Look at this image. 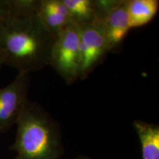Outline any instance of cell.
<instances>
[{"mask_svg":"<svg viewBox=\"0 0 159 159\" xmlns=\"http://www.w3.org/2000/svg\"><path fill=\"white\" fill-rule=\"evenodd\" d=\"M133 126L140 142L142 159H159V125L134 120Z\"/></svg>","mask_w":159,"mask_h":159,"instance_id":"8","label":"cell"},{"mask_svg":"<svg viewBox=\"0 0 159 159\" xmlns=\"http://www.w3.org/2000/svg\"><path fill=\"white\" fill-rule=\"evenodd\" d=\"M36 12L55 37L73 23L62 0H36Z\"/></svg>","mask_w":159,"mask_h":159,"instance_id":"7","label":"cell"},{"mask_svg":"<svg viewBox=\"0 0 159 159\" xmlns=\"http://www.w3.org/2000/svg\"><path fill=\"white\" fill-rule=\"evenodd\" d=\"M159 8L158 0H128V13L132 28L146 25L156 16Z\"/></svg>","mask_w":159,"mask_h":159,"instance_id":"9","label":"cell"},{"mask_svg":"<svg viewBox=\"0 0 159 159\" xmlns=\"http://www.w3.org/2000/svg\"><path fill=\"white\" fill-rule=\"evenodd\" d=\"M71 159H93V158H91L89 156H78L75 157V158H71Z\"/></svg>","mask_w":159,"mask_h":159,"instance_id":"12","label":"cell"},{"mask_svg":"<svg viewBox=\"0 0 159 159\" xmlns=\"http://www.w3.org/2000/svg\"><path fill=\"white\" fill-rule=\"evenodd\" d=\"M13 159H61L64 154L61 128L39 103L27 100L17 122Z\"/></svg>","mask_w":159,"mask_h":159,"instance_id":"2","label":"cell"},{"mask_svg":"<svg viewBox=\"0 0 159 159\" xmlns=\"http://www.w3.org/2000/svg\"><path fill=\"white\" fill-rule=\"evenodd\" d=\"M30 75L18 72L10 84L0 89V134L16 125L28 100Z\"/></svg>","mask_w":159,"mask_h":159,"instance_id":"5","label":"cell"},{"mask_svg":"<svg viewBox=\"0 0 159 159\" xmlns=\"http://www.w3.org/2000/svg\"><path fill=\"white\" fill-rule=\"evenodd\" d=\"M13 13L0 25V56L18 72L38 71L49 66L55 37L36 12V0H12Z\"/></svg>","mask_w":159,"mask_h":159,"instance_id":"1","label":"cell"},{"mask_svg":"<svg viewBox=\"0 0 159 159\" xmlns=\"http://www.w3.org/2000/svg\"><path fill=\"white\" fill-rule=\"evenodd\" d=\"M13 13L12 0H0V25L6 21Z\"/></svg>","mask_w":159,"mask_h":159,"instance_id":"11","label":"cell"},{"mask_svg":"<svg viewBox=\"0 0 159 159\" xmlns=\"http://www.w3.org/2000/svg\"><path fill=\"white\" fill-rule=\"evenodd\" d=\"M72 22L77 26L97 21L94 0H62Z\"/></svg>","mask_w":159,"mask_h":159,"instance_id":"10","label":"cell"},{"mask_svg":"<svg viewBox=\"0 0 159 159\" xmlns=\"http://www.w3.org/2000/svg\"><path fill=\"white\" fill-rule=\"evenodd\" d=\"M4 66L3 64V62H2V60L1 58V56H0V69H1L2 67Z\"/></svg>","mask_w":159,"mask_h":159,"instance_id":"13","label":"cell"},{"mask_svg":"<svg viewBox=\"0 0 159 159\" xmlns=\"http://www.w3.org/2000/svg\"><path fill=\"white\" fill-rule=\"evenodd\" d=\"M127 6L128 0H122L101 21L111 52H114L120 48L131 30Z\"/></svg>","mask_w":159,"mask_h":159,"instance_id":"6","label":"cell"},{"mask_svg":"<svg viewBox=\"0 0 159 159\" xmlns=\"http://www.w3.org/2000/svg\"><path fill=\"white\" fill-rule=\"evenodd\" d=\"M49 66L67 85L80 80L81 58L79 27L72 23L55 37Z\"/></svg>","mask_w":159,"mask_h":159,"instance_id":"3","label":"cell"},{"mask_svg":"<svg viewBox=\"0 0 159 159\" xmlns=\"http://www.w3.org/2000/svg\"><path fill=\"white\" fill-rule=\"evenodd\" d=\"M79 33L81 58L80 80H84L103 63L111 51L100 21L80 26Z\"/></svg>","mask_w":159,"mask_h":159,"instance_id":"4","label":"cell"}]
</instances>
